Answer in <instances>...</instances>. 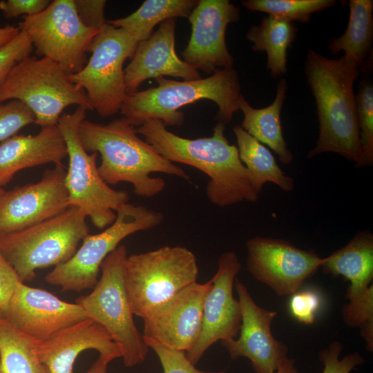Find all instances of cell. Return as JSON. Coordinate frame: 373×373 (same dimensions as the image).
Returning a JSON list of instances; mask_svg holds the SVG:
<instances>
[{
  "mask_svg": "<svg viewBox=\"0 0 373 373\" xmlns=\"http://www.w3.org/2000/svg\"><path fill=\"white\" fill-rule=\"evenodd\" d=\"M86 111L77 106L72 113L62 114L57 124L69 158L65 186L69 207H78L95 227L103 229L114 222L115 211L128 203L129 195L126 191L113 189L103 180L97 169V153H88L82 146L78 128L86 119Z\"/></svg>",
  "mask_w": 373,
  "mask_h": 373,
  "instance_id": "obj_9",
  "label": "cell"
},
{
  "mask_svg": "<svg viewBox=\"0 0 373 373\" xmlns=\"http://www.w3.org/2000/svg\"><path fill=\"white\" fill-rule=\"evenodd\" d=\"M176 19L161 23L151 35L138 43L131 61L124 70L127 93L137 91L150 78L172 76L183 80L200 79L198 70L181 59L175 50Z\"/></svg>",
  "mask_w": 373,
  "mask_h": 373,
  "instance_id": "obj_20",
  "label": "cell"
},
{
  "mask_svg": "<svg viewBox=\"0 0 373 373\" xmlns=\"http://www.w3.org/2000/svg\"><path fill=\"white\" fill-rule=\"evenodd\" d=\"M247 250L248 271L283 296L298 291L325 260L313 250L302 249L288 241L272 238H251L247 242Z\"/></svg>",
  "mask_w": 373,
  "mask_h": 373,
  "instance_id": "obj_13",
  "label": "cell"
},
{
  "mask_svg": "<svg viewBox=\"0 0 373 373\" xmlns=\"http://www.w3.org/2000/svg\"><path fill=\"white\" fill-rule=\"evenodd\" d=\"M287 84L283 78L277 84L274 100L268 106L262 108L252 107L241 95L239 110L243 113L241 127L262 144H266L278 156L284 164H289L293 160V154L287 148L283 137L280 113L286 96Z\"/></svg>",
  "mask_w": 373,
  "mask_h": 373,
  "instance_id": "obj_24",
  "label": "cell"
},
{
  "mask_svg": "<svg viewBox=\"0 0 373 373\" xmlns=\"http://www.w3.org/2000/svg\"><path fill=\"white\" fill-rule=\"evenodd\" d=\"M357 121L361 150V166L373 162V86L370 80L363 79L356 97Z\"/></svg>",
  "mask_w": 373,
  "mask_h": 373,
  "instance_id": "obj_31",
  "label": "cell"
},
{
  "mask_svg": "<svg viewBox=\"0 0 373 373\" xmlns=\"http://www.w3.org/2000/svg\"><path fill=\"white\" fill-rule=\"evenodd\" d=\"M127 249L119 245L104 260L101 276L93 291L78 297L86 316L102 325L119 347L126 367L144 362L149 347L134 321L124 280Z\"/></svg>",
  "mask_w": 373,
  "mask_h": 373,
  "instance_id": "obj_8",
  "label": "cell"
},
{
  "mask_svg": "<svg viewBox=\"0 0 373 373\" xmlns=\"http://www.w3.org/2000/svg\"><path fill=\"white\" fill-rule=\"evenodd\" d=\"M111 361L110 358L99 355L86 373H107V367Z\"/></svg>",
  "mask_w": 373,
  "mask_h": 373,
  "instance_id": "obj_42",
  "label": "cell"
},
{
  "mask_svg": "<svg viewBox=\"0 0 373 373\" xmlns=\"http://www.w3.org/2000/svg\"><path fill=\"white\" fill-rule=\"evenodd\" d=\"M196 0H146L128 16L107 23L129 32L139 43L149 38L156 25L169 19L189 17Z\"/></svg>",
  "mask_w": 373,
  "mask_h": 373,
  "instance_id": "obj_28",
  "label": "cell"
},
{
  "mask_svg": "<svg viewBox=\"0 0 373 373\" xmlns=\"http://www.w3.org/2000/svg\"><path fill=\"white\" fill-rule=\"evenodd\" d=\"M307 83L314 96L319 121L312 158L323 153H336L361 165V150L354 83L359 69L343 57H325L309 48L305 62Z\"/></svg>",
  "mask_w": 373,
  "mask_h": 373,
  "instance_id": "obj_3",
  "label": "cell"
},
{
  "mask_svg": "<svg viewBox=\"0 0 373 373\" xmlns=\"http://www.w3.org/2000/svg\"><path fill=\"white\" fill-rule=\"evenodd\" d=\"M66 156V145L57 125L41 127L35 135L16 134L0 143V187L21 170L61 164Z\"/></svg>",
  "mask_w": 373,
  "mask_h": 373,
  "instance_id": "obj_22",
  "label": "cell"
},
{
  "mask_svg": "<svg viewBox=\"0 0 373 373\" xmlns=\"http://www.w3.org/2000/svg\"><path fill=\"white\" fill-rule=\"evenodd\" d=\"M325 273L342 276L350 281L346 298L350 300L366 292L372 285L373 236L369 231L356 234L345 246L325 258Z\"/></svg>",
  "mask_w": 373,
  "mask_h": 373,
  "instance_id": "obj_23",
  "label": "cell"
},
{
  "mask_svg": "<svg viewBox=\"0 0 373 373\" xmlns=\"http://www.w3.org/2000/svg\"><path fill=\"white\" fill-rule=\"evenodd\" d=\"M211 280L193 283L149 314L144 320L143 336L186 352L195 343L201 329L202 307Z\"/></svg>",
  "mask_w": 373,
  "mask_h": 373,
  "instance_id": "obj_19",
  "label": "cell"
},
{
  "mask_svg": "<svg viewBox=\"0 0 373 373\" xmlns=\"http://www.w3.org/2000/svg\"><path fill=\"white\" fill-rule=\"evenodd\" d=\"M239 157L250 173L251 184L259 195L265 183L271 182L284 191L294 187V179L278 165L271 151L240 126L233 127Z\"/></svg>",
  "mask_w": 373,
  "mask_h": 373,
  "instance_id": "obj_25",
  "label": "cell"
},
{
  "mask_svg": "<svg viewBox=\"0 0 373 373\" xmlns=\"http://www.w3.org/2000/svg\"><path fill=\"white\" fill-rule=\"evenodd\" d=\"M334 0H247L242 5L251 11H259L290 22L309 21L312 15L334 6Z\"/></svg>",
  "mask_w": 373,
  "mask_h": 373,
  "instance_id": "obj_30",
  "label": "cell"
},
{
  "mask_svg": "<svg viewBox=\"0 0 373 373\" xmlns=\"http://www.w3.org/2000/svg\"><path fill=\"white\" fill-rule=\"evenodd\" d=\"M78 16L89 28L101 30L106 23L104 9L105 0H74Z\"/></svg>",
  "mask_w": 373,
  "mask_h": 373,
  "instance_id": "obj_39",
  "label": "cell"
},
{
  "mask_svg": "<svg viewBox=\"0 0 373 373\" xmlns=\"http://www.w3.org/2000/svg\"><path fill=\"white\" fill-rule=\"evenodd\" d=\"M137 44L129 32L107 23L90 44L91 56L87 64L68 75L77 88L86 90L93 111L100 116L109 117L119 111L127 95L123 64L132 58Z\"/></svg>",
  "mask_w": 373,
  "mask_h": 373,
  "instance_id": "obj_11",
  "label": "cell"
},
{
  "mask_svg": "<svg viewBox=\"0 0 373 373\" xmlns=\"http://www.w3.org/2000/svg\"><path fill=\"white\" fill-rule=\"evenodd\" d=\"M225 124L218 122L211 137L188 139L169 131L156 119L146 120L136 128L162 157L173 162L195 167L209 180L206 195L218 207L243 201L256 202L258 198L251 184L250 173L239 157L237 146L224 135Z\"/></svg>",
  "mask_w": 373,
  "mask_h": 373,
  "instance_id": "obj_1",
  "label": "cell"
},
{
  "mask_svg": "<svg viewBox=\"0 0 373 373\" xmlns=\"http://www.w3.org/2000/svg\"><path fill=\"white\" fill-rule=\"evenodd\" d=\"M35 122L32 112L22 102L18 100L0 102V143Z\"/></svg>",
  "mask_w": 373,
  "mask_h": 373,
  "instance_id": "obj_33",
  "label": "cell"
},
{
  "mask_svg": "<svg viewBox=\"0 0 373 373\" xmlns=\"http://www.w3.org/2000/svg\"><path fill=\"white\" fill-rule=\"evenodd\" d=\"M63 164L46 170L35 183L5 191L0 197V236L54 217L68 207Z\"/></svg>",
  "mask_w": 373,
  "mask_h": 373,
  "instance_id": "obj_16",
  "label": "cell"
},
{
  "mask_svg": "<svg viewBox=\"0 0 373 373\" xmlns=\"http://www.w3.org/2000/svg\"><path fill=\"white\" fill-rule=\"evenodd\" d=\"M342 309L343 321L350 327H359L367 349L373 350V287L363 294L350 299Z\"/></svg>",
  "mask_w": 373,
  "mask_h": 373,
  "instance_id": "obj_32",
  "label": "cell"
},
{
  "mask_svg": "<svg viewBox=\"0 0 373 373\" xmlns=\"http://www.w3.org/2000/svg\"><path fill=\"white\" fill-rule=\"evenodd\" d=\"M240 10L229 0H200L188 19L191 26L183 61L195 70L212 75L233 68L234 60L226 43L230 23L238 21Z\"/></svg>",
  "mask_w": 373,
  "mask_h": 373,
  "instance_id": "obj_15",
  "label": "cell"
},
{
  "mask_svg": "<svg viewBox=\"0 0 373 373\" xmlns=\"http://www.w3.org/2000/svg\"><path fill=\"white\" fill-rule=\"evenodd\" d=\"M274 373H299L295 366V361L293 358H284L279 363V365Z\"/></svg>",
  "mask_w": 373,
  "mask_h": 373,
  "instance_id": "obj_43",
  "label": "cell"
},
{
  "mask_svg": "<svg viewBox=\"0 0 373 373\" xmlns=\"http://www.w3.org/2000/svg\"><path fill=\"white\" fill-rule=\"evenodd\" d=\"M241 268L237 254L227 251L218 260V269L211 279L202 307L201 329L194 345L185 354L195 365L206 351L218 341L236 338L241 325V308L233 287Z\"/></svg>",
  "mask_w": 373,
  "mask_h": 373,
  "instance_id": "obj_14",
  "label": "cell"
},
{
  "mask_svg": "<svg viewBox=\"0 0 373 373\" xmlns=\"http://www.w3.org/2000/svg\"><path fill=\"white\" fill-rule=\"evenodd\" d=\"M33 46L26 33L20 32L9 42L0 47V86L12 68L21 60L30 55Z\"/></svg>",
  "mask_w": 373,
  "mask_h": 373,
  "instance_id": "obj_35",
  "label": "cell"
},
{
  "mask_svg": "<svg viewBox=\"0 0 373 373\" xmlns=\"http://www.w3.org/2000/svg\"><path fill=\"white\" fill-rule=\"evenodd\" d=\"M235 287L241 308L240 334L238 338L221 344L232 359L249 358L256 373H274L288 352V347L271 333V323L277 312L258 306L237 278Z\"/></svg>",
  "mask_w": 373,
  "mask_h": 373,
  "instance_id": "obj_17",
  "label": "cell"
},
{
  "mask_svg": "<svg viewBox=\"0 0 373 373\" xmlns=\"http://www.w3.org/2000/svg\"><path fill=\"white\" fill-rule=\"evenodd\" d=\"M19 32V26L8 25L0 28V47L12 40Z\"/></svg>",
  "mask_w": 373,
  "mask_h": 373,
  "instance_id": "obj_41",
  "label": "cell"
},
{
  "mask_svg": "<svg viewBox=\"0 0 373 373\" xmlns=\"http://www.w3.org/2000/svg\"><path fill=\"white\" fill-rule=\"evenodd\" d=\"M114 222L102 231L86 235L81 247L67 262L57 265L45 277L46 283L62 291L93 289L105 258L128 236L151 229L164 220L162 213L130 203L120 206Z\"/></svg>",
  "mask_w": 373,
  "mask_h": 373,
  "instance_id": "obj_10",
  "label": "cell"
},
{
  "mask_svg": "<svg viewBox=\"0 0 373 373\" xmlns=\"http://www.w3.org/2000/svg\"><path fill=\"white\" fill-rule=\"evenodd\" d=\"M195 254L181 246H163L128 256L124 280L133 315L142 318L180 291L197 282Z\"/></svg>",
  "mask_w": 373,
  "mask_h": 373,
  "instance_id": "obj_6",
  "label": "cell"
},
{
  "mask_svg": "<svg viewBox=\"0 0 373 373\" xmlns=\"http://www.w3.org/2000/svg\"><path fill=\"white\" fill-rule=\"evenodd\" d=\"M347 28L341 37L332 39L327 48L332 54L343 50L344 59L359 68L367 57L373 38V1L350 0Z\"/></svg>",
  "mask_w": 373,
  "mask_h": 373,
  "instance_id": "obj_27",
  "label": "cell"
},
{
  "mask_svg": "<svg viewBox=\"0 0 373 373\" xmlns=\"http://www.w3.org/2000/svg\"><path fill=\"white\" fill-rule=\"evenodd\" d=\"M78 135L88 153L100 154L101 162L97 169L108 185L128 182L133 185L136 195L151 198L160 193L166 186L164 180L151 176L153 173L190 180L180 166L165 159L141 139L135 126L124 117L105 124L84 119L79 126Z\"/></svg>",
  "mask_w": 373,
  "mask_h": 373,
  "instance_id": "obj_2",
  "label": "cell"
},
{
  "mask_svg": "<svg viewBox=\"0 0 373 373\" xmlns=\"http://www.w3.org/2000/svg\"><path fill=\"white\" fill-rule=\"evenodd\" d=\"M143 336V335H142ZM144 343L157 356L163 373H224V371L203 372L186 358L185 352L169 347L160 342L143 336Z\"/></svg>",
  "mask_w": 373,
  "mask_h": 373,
  "instance_id": "obj_34",
  "label": "cell"
},
{
  "mask_svg": "<svg viewBox=\"0 0 373 373\" xmlns=\"http://www.w3.org/2000/svg\"><path fill=\"white\" fill-rule=\"evenodd\" d=\"M19 28L39 55L57 63L68 75L84 66L86 52L100 31L83 23L74 0H53L42 12L25 17Z\"/></svg>",
  "mask_w": 373,
  "mask_h": 373,
  "instance_id": "obj_12",
  "label": "cell"
},
{
  "mask_svg": "<svg viewBox=\"0 0 373 373\" xmlns=\"http://www.w3.org/2000/svg\"><path fill=\"white\" fill-rule=\"evenodd\" d=\"M114 360L122 358L119 347L99 323L87 318L37 345L40 361L50 373H73L78 355L86 350Z\"/></svg>",
  "mask_w": 373,
  "mask_h": 373,
  "instance_id": "obj_21",
  "label": "cell"
},
{
  "mask_svg": "<svg viewBox=\"0 0 373 373\" xmlns=\"http://www.w3.org/2000/svg\"><path fill=\"white\" fill-rule=\"evenodd\" d=\"M87 318L77 303L63 301L48 291L19 282L5 318L39 343Z\"/></svg>",
  "mask_w": 373,
  "mask_h": 373,
  "instance_id": "obj_18",
  "label": "cell"
},
{
  "mask_svg": "<svg viewBox=\"0 0 373 373\" xmlns=\"http://www.w3.org/2000/svg\"><path fill=\"white\" fill-rule=\"evenodd\" d=\"M5 192V191L0 187V197L2 195V194Z\"/></svg>",
  "mask_w": 373,
  "mask_h": 373,
  "instance_id": "obj_44",
  "label": "cell"
},
{
  "mask_svg": "<svg viewBox=\"0 0 373 373\" xmlns=\"http://www.w3.org/2000/svg\"><path fill=\"white\" fill-rule=\"evenodd\" d=\"M18 100L25 104L41 127L57 125L71 105L93 111L86 93L77 88L56 62L28 56L18 62L0 86V102Z\"/></svg>",
  "mask_w": 373,
  "mask_h": 373,
  "instance_id": "obj_7",
  "label": "cell"
},
{
  "mask_svg": "<svg viewBox=\"0 0 373 373\" xmlns=\"http://www.w3.org/2000/svg\"><path fill=\"white\" fill-rule=\"evenodd\" d=\"M155 79L156 87L127 93L120 106V113L134 126L151 119L162 121L166 126H180L184 115L179 109L200 99H209L217 104V119L224 124L239 111L240 85L238 73L233 68L218 70L195 80Z\"/></svg>",
  "mask_w": 373,
  "mask_h": 373,
  "instance_id": "obj_4",
  "label": "cell"
},
{
  "mask_svg": "<svg viewBox=\"0 0 373 373\" xmlns=\"http://www.w3.org/2000/svg\"><path fill=\"white\" fill-rule=\"evenodd\" d=\"M321 305V297L313 289L297 291L289 300V311L301 323L313 324Z\"/></svg>",
  "mask_w": 373,
  "mask_h": 373,
  "instance_id": "obj_36",
  "label": "cell"
},
{
  "mask_svg": "<svg viewBox=\"0 0 373 373\" xmlns=\"http://www.w3.org/2000/svg\"><path fill=\"white\" fill-rule=\"evenodd\" d=\"M21 282L13 268L0 253V318H5L17 284Z\"/></svg>",
  "mask_w": 373,
  "mask_h": 373,
  "instance_id": "obj_38",
  "label": "cell"
},
{
  "mask_svg": "<svg viewBox=\"0 0 373 373\" xmlns=\"http://www.w3.org/2000/svg\"><path fill=\"white\" fill-rule=\"evenodd\" d=\"M342 350V344L334 341L320 352L319 358L324 365L322 373H350L356 366L365 362L363 356L357 352L350 353L340 359Z\"/></svg>",
  "mask_w": 373,
  "mask_h": 373,
  "instance_id": "obj_37",
  "label": "cell"
},
{
  "mask_svg": "<svg viewBox=\"0 0 373 373\" xmlns=\"http://www.w3.org/2000/svg\"><path fill=\"white\" fill-rule=\"evenodd\" d=\"M297 28L292 22L271 16L264 17L259 26H252L246 38L254 51L267 54V68L277 77L287 72V50L296 38Z\"/></svg>",
  "mask_w": 373,
  "mask_h": 373,
  "instance_id": "obj_26",
  "label": "cell"
},
{
  "mask_svg": "<svg viewBox=\"0 0 373 373\" xmlns=\"http://www.w3.org/2000/svg\"><path fill=\"white\" fill-rule=\"evenodd\" d=\"M86 216L70 207L49 219L0 236V253L24 283L36 277V270L67 262L88 234Z\"/></svg>",
  "mask_w": 373,
  "mask_h": 373,
  "instance_id": "obj_5",
  "label": "cell"
},
{
  "mask_svg": "<svg viewBox=\"0 0 373 373\" xmlns=\"http://www.w3.org/2000/svg\"><path fill=\"white\" fill-rule=\"evenodd\" d=\"M50 3L48 0H1L0 10L7 19L32 16L42 12Z\"/></svg>",
  "mask_w": 373,
  "mask_h": 373,
  "instance_id": "obj_40",
  "label": "cell"
},
{
  "mask_svg": "<svg viewBox=\"0 0 373 373\" xmlns=\"http://www.w3.org/2000/svg\"><path fill=\"white\" fill-rule=\"evenodd\" d=\"M37 345L0 318V373H50L39 359Z\"/></svg>",
  "mask_w": 373,
  "mask_h": 373,
  "instance_id": "obj_29",
  "label": "cell"
}]
</instances>
